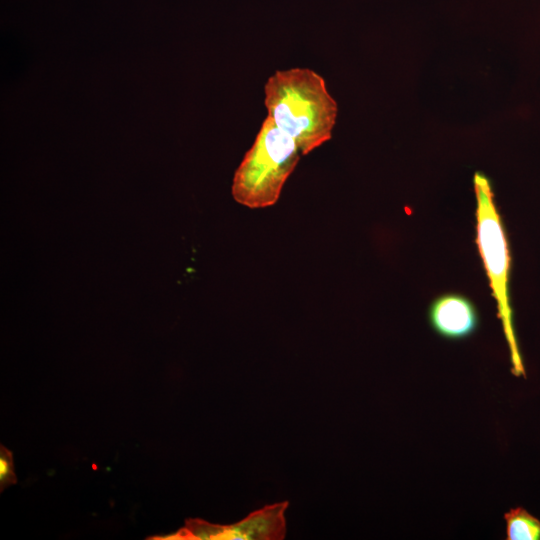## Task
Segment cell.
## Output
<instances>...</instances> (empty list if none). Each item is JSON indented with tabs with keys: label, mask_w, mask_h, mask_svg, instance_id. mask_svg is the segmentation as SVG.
<instances>
[{
	"label": "cell",
	"mask_w": 540,
	"mask_h": 540,
	"mask_svg": "<svg viewBox=\"0 0 540 540\" xmlns=\"http://www.w3.org/2000/svg\"><path fill=\"white\" fill-rule=\"evenodd\" d=\"M264 92L268 117L294 139L302 156L331 139L338 108L318 73L309 68L278 70Z\"/></svg>",
	"instance_id": "1"
},
{
	"label": "cell",
	"mask_w": 540,
	"mask_h": 540,
	"mask_svg": "<svg viewBox=\"0 0 540 540\" xmlns=\"http://www.w3.org/2000/svg\"><path fill=\"white\" fill-rule=\"evenodd\" d=\"M476 196V243L488 276L497 314L509 348L511 372L526 377L523 358L518 345L511 306L509 281L511 255L506 231L494 202L492 185L481 172L474 175Z\"/></svg>",
	"instance_id": "2"
},
{
	"label": "cell",
	"mask_w": 540,
	"mask_h": 540,
	"mask_svg": "<svg viewBox=\"0 0 540 540\" xmlns=\"http://www.w3.org/2000/svg\"><path fill=\"white\" fill-rule=\"evenodd\" d=\"M301 156L294 139L267 116L235 171L232 183L235 201L252 209L274 205Z\"/></svg>",
	"instance_id": "3"
},
{
	"label": "cell",
	"mask_w": 540,
	"mask_h": 540,
	"mask_svg": "<svg viewBox=\"0 0 540 540\" xmlns=\"http://www.w3.org/2000/svg\"><path fill=\"white\" fill-rule=\"evenodd\" d=\"M288 501H282L248 514L230 525L211 524L201 519H189L185 527L164 537L172 540H282L286 535L285 512Z\"/></svg>",
	"instance_id": "4"
},
{
	"label": "cell",
	"mask_w": 540,
	"mask_h": 540,
	"mask_svg": "<svg viewBox=\"0 0 540 540\" xmlns=\"http://www.w3.org/2000/svg\"><path fill=\"white\" fill-rule=\"evenodd\" d=\"M427 319L432 330L448 340H462L478 329L480 317L474 303L459 293H444L429 305Z\"/></svg>",
	"instance_id": "5"
},
{
	"label": "cell",
	"mask_w": 540,
	"mask_h": 540,
	"mask_svg": "<svg viewBox=\"0 0 540 540\" xmlns=\"http://www.w3.org/2000/svg\"><path fill=\"white\" fill-rule=\"evenodd\" d=\"M506 540H540V520L523 507L504 513Z\"/></svg>",
	"instance_id": "6"
},
{
	"label": "cell",
	"mask_w": 540,
	"mask_h": 540,
	"mask_svg": "<svg viewBox=\"0 0 540 540\" xmlns=\"http://www.w3.org/2000/svg\"><path fill=\"white\" fill-rule=\"evenodd\" d=\"M16 483L12 453L1 446L0 450V487L1 491L9 485Z\"/></svg>",
	"instance_id": "7"
}]
</instances>
